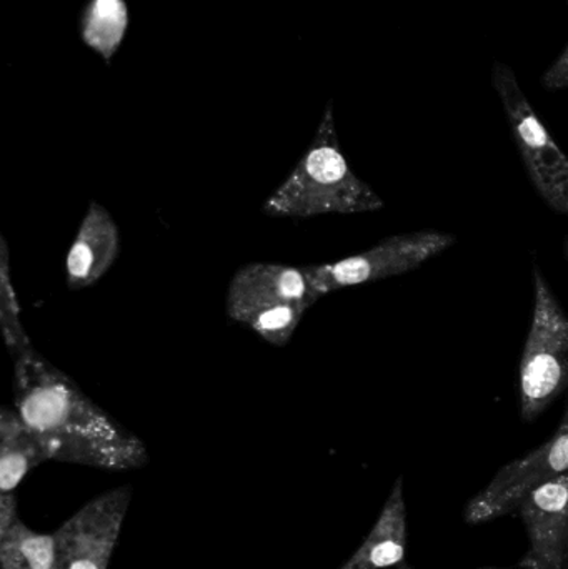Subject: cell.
Instances as JSON below:
<instances>
[{"mask_svg": "<svg viewBox=\"0 0 568 569\" xmlns=\"http://www.w3.org/2000/svg\"><path fill=\"white\" fill-rule=\"evenodd\" d=\"M129 10L123 0H90L80 19L83 42L109 62L126 36Z\"/></svg>", "mask_w": 568, "mask_h": 569, "instance_id": "4fadbf2b", "label": "cell"}, {"mask_svg": "<svg viewBox=\"0 0 568 569\" xmlns=\"http://www.w3.org/2000/svg\"><path fill=\"white\" fill-rule=\"evenodd\" d=\"M536 305L520 361V410L536 420L568 388V317L539 269Z\"/></svg>", "mask_w": 568, "mask_h": 569, "instance_id": "277c9868", "label": "cell"}, {"mask_svg": "<svg viewBox=\"0 0 568 569\" xmlns=\"http://www.w3.org/2000/svg\"><path fill=\"white\" fill-rule=\"evenodd\" d=\"M407 520L402 480H397L376 527L359 550L339 569H386L406 557Z\"/></svg>", "mask_w": 568, "mask_h": 569, "instance_id": "8fae6325", "label": "cell"}, {"mask_svg": "<svg viewBox=\"0 0 568 569\" xmlns=\"http://www.w3.org/2000/svg\"><path fill=\"white\" fill-rule=\"evenodd\" d=\"M402 569H409V568H402ZM482 569H497V568H482Z\"/></svg>", "mask_w": 568, "mask_h": 569, "instance_id": "d6986e66", "label": "cell"}, {"mask_svg": "<svg viewBox=\"0 0 568 569\" xmlns=\"http://www.w3.org/2000/svg\"><path fill=\"white\" fill-rule=\"evenodd\" d=\"M566 253H567V259H568V237H567V240H566Z\"/></svg>", "mask_w": 568, "mask_h": 569, "instance_id": "ac0fdd59", "label": "cell"}, {"mask_svg": "<svg viewBox=\"0 0 568 569\" xmlns=\"http://www.w3.org/2000/svg\"><path fill=\"white\" fill-rule=\"evenodd\" d=\"M568 558V557H567Z\"/></svg>", "mask_w": 568, "mask_h": 569, "instance_id": "ffe728a7", "label": "cell"}, {"mask_svg": "<svg viewBox=\"0 0 568 569\" xmlns=\"http://www.w3.org/2000/svg\"><path fill=\"white\" fill-rule=\"evenodd\" d=\"M132 500L130 487L113 488L83 505L53 531L59 569H107Z\"/></svg>", "mask_w": 568, "mask_h": 569, "instance_id": "52a82bcc", "label": "cell"}, {"mask_svg": "<svg viewBox=\"0 0 568 569\" xmlns=\"http://www.w3.org/2000/svg\"><path fill=\"white\" fill-rule=\"evenodd\" d=\"M2 569H59L53 533H39L17 520L0 537Z\"/></svg>", "mask_w": 568, "mask_h": 569, "instance_id": "5bb4252c", "label": "cell"}, {"mask_svg": "<svg viewBox=\"0 0 568 569\" xmlns=\"http://www.w3.org/2000/svg\"><path fill=\"white\" fill-rule=\"evenodd\" d=\"M20 311L22 308L13 287L12 273H10L9 243L6 237H0V328H2L3 343L12 360L32 348L29 333L23 328Z\"/></svg>", "mask_w": 568, "mask_h": 569, "instance_id": "9a60e30c", "label": "cell"}, {"mask_svg": "<svg viewBox=\"0 0 568 569\" xmlns=\"http://www.w3.org/2000/svg\"><path fill=\"white\" fill-rule=\"evenodd\" d=\"M517 510L530 540L520 568L562 569L568 557V471L527 495Z\"/></svg>", "mask_w": 568, "mask_h": 569, "instance_id": "9c48e42d", "label": "cell"}, {"mask_svg": "<svg viewBox=\"0 0 568 569\" xmlns=\"http://www.w3.org/2000/svg\"><path fill=\"white\" fill-rule=\"evenodd\" d=\"M320 298L306 267L252 262L240 267L230 279L226 313L267 343L286 347L303 315Z\"/></svg>", "mask_w": 568, "mask_h": 569, "instance_id": "3957f363", "label": "cell"}, {"mask_svg": "<svg viewBox=\"0 0 568 569\" xmlns=\"http://www.w3.org/2000/svg\"><path fill=\"white\" fill-rule=\"evenodd\" d=\"M120 253V230L106 207L90 202L66 260L67 287L83 290L112 269Z\"/></svg>", "mask_w": 568, "mask_h": 569, "instance_id": "30bf717a", "label": "cell"}, {"mask_svg": "<svg viewBox=\"0 0 568 569\" xmlns=\"http://www.w3.org/2000/svg\"><path fill=\"white\" fill-rule=\"evenodd\" d=\"M492 80L534 186L554 210L568 213V157L537 117L514 70L497 62Z\"/></svg>", "mask_w": 568, "mask_h": 569, "instance_id": "5b68a950", "label": "cell"}, {"mask_svg": "<svg viewBox=\"0 0 568 569\" xmlns=\"http://www.w3.org/2000/svg\"><path fill=\"white\" fill-rule=\"evenodd\" d=\"M568 471V410L556 435L520 460L504 467L466 510L469 523H486L509 515L540 485Z\"/></svg>", "mask_w": 568, "mask_h": 569, "instance_id": "ba28073f", "label": "cell"}, {"mask_svg": "<svg viewBox=\"0 0 568 569\" xmlns=\"http://www.w3.org/2000/svg\"><path fill=\"white\" fill-rule=\"evenodd\" d=\"M50 461L49 451L39 437L27 427L16 408L0 411V491L16 493L23 478Z\"/></svg>", "mask_w": 568, "mask_h": 569, "instance_id": "7c38bea8", "label": "cell"}, {"mask_svg": "<svg viewBox=\"0 0 568 569\" xmlns=\"http://www.w3.org/2000/svg\"><path fill=\"white\" fill-rule=\"evenodd\" d=\"M12 388L13 408L46 445L50 461L110 471L149 463L143 441L36 348L13 358Z\"/></svg>", "mask_w": 568, "mask_h": 569, "instance_id": "6da1fadb", "label": "cell"}, {"mask_svg": "<svg viewBox=\"0 0 568 569\" xmlns=\"http://www.w3.org/2000/svg\"><path fill=\"white\" fill-rule=\"evenodd\" d=\"M380 209H383V200L356 176L343 156L332 103H329L309 149L266 200L263 212L282 219H313Z\"/></svg>", "mask_w": 568, "mask_h": 569, "instance_id": "7a4b0ae2", "label": "cell"}, {"mask_svg": "<svg viewBox=\"0 0 568 569\" xmlns=\"http://www.w3.org/2000/svg\"><path fill=\"white\" fill-rule=\"evenodd\" d=\"M544 87L549 90L568 89V43L559 59L544 73Z\"/></svg>", "mask_w": 568, "mask_h": 569, "instance_id": "2e32d148", "label": "cell"}, {"mask_svg": "<svg viewBox=\"0 0 568 569\" xmlns=\"http://www.w3.org/2000/svg\"><path fill=\"white\" fill-rule=\"evenodd\" d=\"M456 242L449 233L437 230L389 237L366 252L332 263L306 267L313 287L322 297L340 288L356 287L402 276L419 269Z\"/></svg>", "mask_w": 568, "mask_h": 569, "instance_id": "8992f818", "label": "cell"}, {"mask_svg": "<svg viewBox=\"0 0 568 569\" xmlns=\"http://www.w3.org/2000/svg\"><path fill=\"white\" fill-rule=\"evenodd\" d=\"M19 520L16 493H0V537Z\"/></svg>", "mask_w": 568, "mask_h": 569, "instance_id": "e0dca14e", "label": "cell"}]
</instances>
